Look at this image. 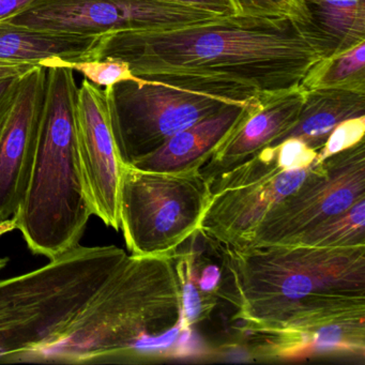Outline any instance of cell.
I'll return each mask as SVG.
<instances>
[{
  "mask_svg": "<svg viewBox=\"0 0 365 365\" xmlns=\"http://www.w3.org/2000/svg\"><path fill=\"white\" fill-rule=\"evenodd\" d=\"M198 285L204 292L217 294L221 289L222 273L221 269L215 264H206L198 259Z\"/></svg>",
  "mask_w": 365,
  "mask_h": 365,
  "instance_id": "26",
  "label": "cell"
},
{
  "mask_svg": "<svg viewBox=\"0 0 365 365\" xmlns=\"http://www.w3.org/2000/svg\"><path fill=\"white\" fill-rule=\"evenodd\" d=\"M34 1L35 0H0V22L18 16Z\"/></svg>",
  "mask_w": 365,
  "mask_h": 365,
  "instance_id": "28",
  "label": "cell"
},
{
  "mask_svg": "<svg viewBox=\"0 0 365 365\" xmlns=\"http://www.w3.org/2000/svg\"><path fill=\"white\" fill-rule=\"evenodd\" d=\"M197 260V255L194 252L174 255L175 269L182 299V331H189L194 324L210 317L219 297L217 294L204 292L198 285Z\"/></svg>",
  "mask_w": 365,
  "mask_h": 365,
  "instance_id": "20",
  "label": "cell"
},
{
  "mask_svg": "<svg viewBox=\"0 0 365 365\" xmlns=\"http://www.w3.org/2000/svg\"><path fill=\"white\" fill-rule=\"evenodd\" d=\"M42 67H66L73 71L80 72L89 82L96 86L110 87L117 83L125 81H136L138 76L132 74L128 63L120 59L106 57V58L93 59V61H70L61 59H51L43 63Z\"/></svg>",
  "mask_w": 365,
  "mask_h": 365,
  "instance_id": "21",
  "label": "cell"
},
{
  "mask_svg": "<svg viewBox=\"0 0 365 365\" xmlns=\"http://www.w3.org/2000/svg\"><path fill=\"white\" fill-rule=\"evenodd\" d=\"M219 16L162 0H35L4 22L48 33L103 37L118 31L176 29Z\"/></svg>",
  "mask_w": 365,
  "mask_h": 365,
  "instance_id": "9",
  "label": "cell"
},
{
  "mask_svg": "<svg viewBox=\"0 0 365 365\" xmlns=\"http://www.w3.org/2000/svg\"><path fill=\"white\" fill-rule=\"evenodd\" d=\"M365 116L347 119L334 128L317 155L319 162L364 140Z\"/></svg>",
  "mask_w": 365,
  "mask_h": 365,
  "instance_id": "22",
  "label": "cell"
},
{
  "mask_svg": "<svg viewBox=\"0 0 365 365\" xmlns=\"http://www.w3.org/2000/svg\"><path fill=\"white\" fill-rule=\"evenodd\" d=\"M22 76H12L0 80V131L14 108Z\"/></svg>",
  "mask_w": 365,
  "mask_h": 365,
  "instance_id": "25",
  "label": "cell"
},
{
  "mask_svg": "<svg viewBox=\"0 0 365 365\" xmlns=\"http://www.w3.org/2000/svg\"><path fill=\"white\" fill-rule=\"evenodd\" d=\"M250 106L230 104L226 106L175 134L155 153L138 160L131 166L146 172L172 174L200 170L217 147L236 127Z\"/></svg>",
  "mask_w": 365,
  "mask_h": 365,
  "instance_id": "15",
  "label": "cell"
},
{
  "mask_svg": "<svg viewBox=\"0 0 365 365\" xmlns=\"http://www.w3.org/2000/svg\"><path fill=\"white\" fill-rule=\"evenodd\" d=\"M210 197L200 170L172 174L123 165L119 219L128 250L135 256H174L200 234Z\"/></svg>",
  "mask_w": 365,
  "mask_h": 365,
  "instance_id": "6",
  "label": "cell"
},
{
  "mask_svg": "<svg viewBox=\"0 0 365 365\" xmlns=\"http://www.w3.org/2000/svg\"><path fill=\"white\" fill-rule=\"evenodd\" d=\"M162 1L200 8L207 11L215 12L220 16L235 14L234 8H232L230 0H162Z\"/></svg>",
  "mask_w": 365,
  "mask_h": 365,
  "instance_id": "27",
  "label": "cell"
},
{
  "mask_svg": "<svg viewBox=\"0 0 365 365\" xmlns=\"http://www.w3.org/2000/svg\"><path fill=\"white\" fill-rule=\"evenodd\" d=\"M365 198V142L318 162L240 245H288Z\"/></svg>",
  "mask_w": 365,
  "mask_h": 365,
  "instance_id": "8",
  "label": "cell"
},
{
  "mask_svg": "<svg viewBox=\"0 0 365 365\" xmlns=\"http://www.w3.org/2000/svg\"><path fill=\"white\" fill-rule=\"evenodd\" d=\"M237 16L290 18L292 0H230Z\"/></svg>",
  "mask_w": 365,
  "mask_h": 365,
  "instance_id": "24",
  "label": "cell"
},
{
  "mask_svg": "<svg viewBox=\"0 0 365 365\" xmlns=\"http://www.w3.org/2000/svg\"><path fill=\"white\" fill-rule=\"evenodd\" d=\"M215 245L230 288L219 297L245 333L299 334L365 317V247Z\"/></svg>",
  "mask_w": 365,
  "mask_h": 365,
  "instance_id": "2",
  "label": "cell"
},
{
  "mask_svg": "<svg viewBox=\"0 0 365 365\" xmlns=\"http://www.w3.org/2000/svg\"><path fill=\"white\" fill-rule=\"evenodd\" d=\"M101 38L48 33L0 22V61L43 66L51 59L93 61Z\"/></svg>",
  "mask_w": 365,
  "mask_h": 365,
  "instance_id": "16",
  "label": "cell"
},
{
  "mask_svg": "<svg viewBox=\"0 0 365 365\" xmlns=\"http://www.w3.org/2000/svg\"><path fill=\"white\" fill-rule=\"evenodd\" d=\"M76 132L83 176L93 215L120 230L119 187L123 164L110 128L106 88L84 78L78 87Z\"/></svg>",
  "mask_w": 365,
  "mask_h": 365,
  "instance_id": "10",
  "label": "cell"
},
{
  "mask_svg": "<svg viewBox=\"0 0 365 365\" xmlns=\"http://www.w3.org/2000/svg\"><path fill=\"white\" fill-rule=\"evenodd\" d=\"M174 256L128 254L119 268L50 341L20 363H143L172 347L183 332Z\"/></svg>",
  "mask_w": 365,
  "mask_h": 365,
  "instance_id": "3",
  "label": "cell"
},
{
  "mask_svg": "<svg viewBox=\"0 0 365 365\" xmlns=\"http://www.w3.org/2000/svg\"><path fill=\"white\" fill-rule=\"evenodd\" d=\"M318 162L212 194L200 234L219 245H240L271 209L303 185Z\"/></svg>",
  "mask_w": 365,
  "mask_h": 365,
  "instance_id": "12",
  "label": "cell"
},
{
  "mask_svg": "<svg viewBox=\"0 0 365 365\" xmlns=\"http://www.w3.org/2000/svg\"><path fill=\"white\" fill-rule=\"evenodd\" d=\"M288 245L315 247H365V198Z\"/></svg>",
  "mask_w": 365,
  "mask_h": 365,
  "instance_id": "19",
  "label": "cell"
},
{
  "mask_svg": "<svg viewBox=\"0 0 365 365\" xmlns=\"http://www.w3.org/2000/svg\"><path fill=\"white\" fill-rule=\"evenodd\" d=\"M16 230V224L14 217L0 221V237L5 236V235L9 234V232ZM9 262V257H0V271L4 270L8 266Z\"/></svg>",
  "mask_w": 365,
  "mask_h": 365,
  "instance_id": "30",
  "label": "cell"
},
{
  "mask_svg": "<svg viewBox=\"0 0 365 365\" xmlns=\"http://www.w3.org/2000/svg\"><path fill=\"white\" fill-rule=\"evenodd\" d=\"M127 256L116 245H78L46 266L0 279V363H20L61 332Z\"/></svg>",
  "mask_w": 365,
  "mask_h": 365,
  "instance_id": "5",
  "label": "cell"
},
{
  "mask_svg": "<svg viewBox=\"0 0 365 365\" xmlns=\"http://www.w3.org/2000/svg\"><path fill=\"white\" fill-rule=\"evenodd\" d=\"M273 149L282 170L307 168L317 160V151L309 148L302 140L297 138H288Z\"/></svg>",
  "mask_w": 365,
  "mask_h": 365,
  "instance_id": "23",
  "label": "cell"
},
{
  "mask_svg": "<svg viewBox=\"0 0 365 365\" xmlns=\"http://www.w3.org/2000/svg\"><path fill=\"white\" fill-rule=\"evenodd\" d=\"M307 91L302 86L247 108L200 172L207 182L238 168L296 125Z\"/></svg>",
  "mask_w": 365,
  "mask_h": 365,
  "instance_id": "13",
  "label": "cell"
},
{
  "mask_svg": "<svg viewBox=\"0 0 365 365\" xmlns=\"http://www.w3.org/2000/svg\"><path fill=\"white\" fill-rule=\"evenodd\" d=\"M361 116H365V93L330 88L307 91L296 125L273 140L268 148H274L288 138H297L319 153L336 125Z\"/></svg>",
  "mask_w": 365,
  "mask_h": 365,
  "instance_id": "17",
  "label": "cell"
},
{
  "mask_svg": "<svg viewBox=\"0 0 365 365\" xmlns=\"http://www.w3.org/2000/svg\"><path fill=\"white\" fill-rule=\"evenodd\" d=\"M120 59L133 76L250 106L298 88L322 57L286 16H222L170 29L103 36L96 59Z\"/></svg>",
  "mask_w": 365,
  "mask_h": 365,
  "instance_id": "1",
  "label": "cell"
},
{
  "mask_svg": "<svg viewBox=\"0 0 365 365\" xmlns=\"http://www.w3.org/2000/svg\"><path fill=\"white\" fill-rule=\"evenodd\" d=\"M73 70L46 68L37 148L16 230L31 253L48 259L78 247L93 215L78 153Z\"/></svg>",
  "mask_w": 365,
  "mask_h": 365,
  "instance_id": "4",
  "label": "cell"
},
{
  "mask_svg": "<svg viewBox=\"0 0 365 365\" xmlns=\"http://www.w3.org/2000/svg\"><path fill=\"white\" fill-rule=\"evenodd\" d=\"M46 87V67L37 66L25 73L0 131V221L14 217L24 197L37 148Z\"/></svg>",
  "mask_w": 365,
  "mask_h": 365,
  "instance_id": "11",
  "label": "cell"
},
{
  "mask_svg": "<svg viewBox=\"0 0 365 365\" xmlns=\"http://www.w3.org/2000/svg\"><path fill=\"white\" fill-rule=\"evenodd\" d=\"M39 65H31V63H14L0 61V80L12 78V76H24L27 72L31 71L34 68Z\"/></svg>",
  "mask_w": 365,
  "mask_h": 365,
  "instance_id": "29",
  "label": "cell"
},
{
  "mask_svg": "<svg viewBox=\"0 0 365 365\" xmlns=\"http://www.w3.org/2000/svg\"><path fill=\"white\" fill-rule=\"evenodd\" d=\"M106 91L117 153L128 166L155 153L175 134L234 104L140 78Z\"/></svg>",
  "mask_w": 365,
  "mask_h": 365,
  "instance_id": "7",
  "label": "cell"
},
{
  "mask_svg": "<svg viewBox=\"0 0 365 365\" xmlns=\"http://www.w3.org/2000/svg\"><path fill=\"white\" fill-rule=\"evenodd\" d=\"M301 86L313 89H344L365 93V41L341 54L322 58L312 66Z\"/></svg>",
  "mask_w": 365,
  "mask_h": 365,
  "instance_id": "18",
  "label": "cell"
},
{
  "mask_svg": "<svg viewBox=\"0 0 365 365\" xmlns=\"http://www.w3.org/2000/svg\"><path fill=\"white\" fill-rule=\"evenodd\" d=\"M289 19L322 58L365 41V0H292Z\"/></svg>",
  "mask_w": 365,
  "mask_h": 365,
  "instance_id": "14",
  "label": "cell"
}]
</instances>
